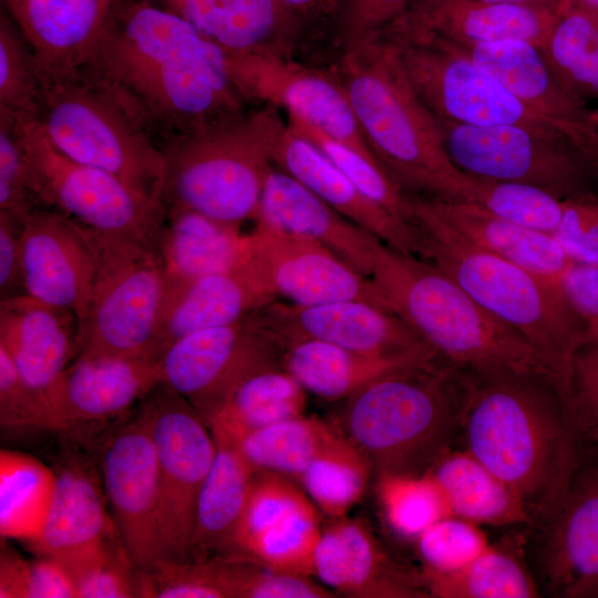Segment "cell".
<instances>
[{
	"label": "cell",
	"instance_id": "obj_37",
	"mask_svg": "<svg viewBox=\"0 0 598 598\" xmlns=\"http://www.w3.org/2000/svg\"><path fill=\"white\" fill-rule=\"evenodd\" d=\"M306 393L281 361L269 362L246 374L205 422L238 436L303 415Z\"/></svg>",
	"mask_w": 598,
	"mask_h": 598
},
{
	"label": "cell",
	"instance_id": "obj_39",
	"mask_svg": "<svg viewBox=\"0 0 598 598\" xmlns=\"http://www.w3.org/2000/svg\"><path fill=\"white\" fill-rule=\"evenodd\" d=\"M491 544L463 569L423 579L430 597L535 598L540 592L523 557L519 542Z\"/></svg>",
	"mask_w": 598,
	"mask_h": 598
},
{
	"label": "cell",
	"instance_id": "obj_59",
	"mask_svg": "<svg viewBox=\"0 0 598 598\" xmlns=\"http://www.w3.org/2000/svg\"><path fill=\"white\" fill-rule=\"evenodd\" d=\"M300 20L339 13L342 0H277Z\"/></svg>",
	"mask_w": 598,
	"mask_h": 598
},
{
	"label": "cell",
	"instance_id": "obj_17",
	"mask_svg": "<svg viewBox=\"0 0 598 598\" xmlns=\"http://www.w3.org/2000/svg\"><path fill=\"white\" fill-rule=\"evenodd\" d=\"M227 56L233 79L248 101L272 103L288 117L375 159L334 68L329 71L297 58L268 54L227 52Z\"/></svg>",
	"mask_w": 598,
	"mask_h": 598
},
{
	"label": "cell",
	"instance_id": "obj_31",
	"mask_svg": "<svg viewBox=\"0 0 598 598\" xmlns=\"http://www.w3.org/2000/svg\"><path fill=\"white\" fill-rule=\"evenodd\" d=\"M257 217L319 243L371 278L378 238L275 165L267 175Z\"/></svg>",
	"mask_w": 598,
	"mask_h": 598
},
{
	"label": "cell",
	"instance_id": "obj_50",
	"mask_svg": "<svg viewBox=\"0 0 598 598\" xmlns=\"http://www.w3.org/2000/svg\"><path fill=\"white\" fill-rule=\"evenodd\" d=\"M0 598H76V588L60 563L42 556L25 559L2 538Z\"/></svg>",
	"mask_w": 598,
	"mask_h": 598
},
{
	"label": "cell",
	"instance_id": "obj_35",
	"mask_svg": "<svg viewBox=\"0 0 598 598\" xmlns=\"http://www.w3.org/2000/svg\"><path fill=\"white\" fill-rule=\"evenodd\" d=\"M436 354L429 350L381 358L317 339H299L281 344L280 361L306 392L329 401H344L380 377Z\"/></svg>",
	"mask_w": 598,
	"mask_h": 598
},
{
	"label": "cell",
	"instance_id": "obj_11",
	"mask_svg": "<svg viewBox=\"0 0 598 598\" xmlns=\"http://www.w3.org/2000/svg\"><path fill=\"white\" fill-rule=\"evenodd\" d=\"M403 68L435 117L473 126L522 125L570 137L596 164L585 141L514 96L457 45L432 33L391 25Z\"/></svg>",
	"mask_w": 598,
	"mask_h": 598
},
{
	"label": "cell",
	"instance_id": "obj_25",
	"mask_svg": "<svg viewBox=\"0 0 598 598\" xmlns=\"http://www.w3.org/2000/svg\"><path fill=\"white\" fill-rule=\"evenodd\" d=\"M274 165L383 244L402 252L422 256L417 229L364 195L289 123L275 151Z\"/></svg>",
	"mask_w": 598,
	"mask_h": 598
},
{
	"label": "cell",
	"instance_id": "obj_8",
	"mask_svg": "<svg viewBox=\"0 0 598 598\" xmlns=\"http://www.w3.org/2000/svg\"><path fill=\"white\" fill-rule=\"evenodd\" d=\"M39 120L53 145L69 158L105 171L163 202L161 145L109 92L81 72L43 85Z\"/></svg>",
	"mask_w": 598,
	"mask_h": 598
},
{
	"label": "cell",
	"instance_id": "obj_30",
	"mask_svg": "<svg viewBox=\"0 0 598 598\" xmlns=\"http://www.w3.org/2000/svg\"><path fill=\"white\" fill-rule=\"evenodd\" d=\"M157 251L165 282L164 310L196 279L247 262L251 244L249 233L243 234L239 225L192 209L168 208Z\"/></svg>",
	"mask_w": 598,
	"mask_h": 598
},
{
	"label": "cell",
	"instance_id": "obj_55",
	"mask_svg": "<svg viewBox=\"0 0 598 598\" xmlns=\"http://www.w3.org/2000/svg\"><path fill=\"white\" fill-rule=\"evenodd\" d=\"M568 399L584 437L598 448V342L576 353Z\"/></svg>",
	"mask_w": 598,
	"mask_h": 598
},
{
	"label": "cell",
	"instance_id": "obj_18",
	"mask_svg": "<svg viewBox=\"0 0 598 598\" xmlns=\"http://www.w3.org/2000/svg\"><path fill=\"white\" fill-rule=\"evenodd\" d=\"M249 236L252 262L276 298L300 306L361 300L390 310L370 277L319 243L261 217Z\"/></svg>",
	"mask_w": 598,
	"mask_h": 598
},
{
	"label": "cell",
	"instance_id": "obj_40",
	"mask_svg": "<svg viewBox=\"0 0 598 598\" xmlns=\"http://www.w3.org/2000/svg\"><path fill=\"white\" fill-rule=\"evenodd\" d=\"M371 467L368 457L337 430L298 480L311 502L336 519L361 499Z\"/></svg>",
	"mask_w": 598,
	"mask_h": 598
},
{
	"label": "cell",
	"instance_id": "obj_48",
	"mask_svg": "<svg viewBox=\"0 0 598 598\" xmlns=\"http://www.w3.org/2000/svg\"><path fill=\"white\" fill-rule=\"evenodd\" d=\"M473 179L476 184L474 203L520 226L551 235L557 230L564 199L528 184Z\"/></svg>",
	"mask_w": 598,
	"mask_h": 598
},
{
	"label": "cell",
	"instance_id": "obj_49",
	"mask_svg": "<svg viewBox=\"0 0 598 598\" xmlns=\"http://www.w3.org/2000/svg\"><path fill=\"white\" fill-rule=\"evenodd\" d=\"M415 543L422 580L463 569L492 544L481 525L453 515L430 526Z\"/></svg>",
	"mask_w": 598,
	"mask_h": 598
},
{
	"label": "cell",
	"instance_id": "obj_22",
	"mask_svg": "<svg viewBox=\"0 0 598 598\" xmlns=\"http://www.w3.org/2000/svg\"><path fill=\"white\" fill-rule=\"evenodd\" d=\"M21 267L25 293L84 319L95 275L82 224L49 207L23 220Z\"/></svg>",
	"mask_w": 598,
	"mask_h": 598
},
{
	"label": "cell",
	"instance_id": "obj_61",
	"mask_svg": "<svg viewBox=\"0 0 598 598\" xmlns=\"http://www.w3.org/2000/svg\"><path fill=\"white\" fill-rule=\"evenodd\" d=\"M487 2L506 3L536 9H549L556 12L560 0H483Z\"/></svg>",
	"mask_w": 598,
	"mask_h": 598
},
{
	"label": "cell",
	"instance_id": "obj_10",
	"mask_svg": "<svg viewBox=\"0 0 598 598\" xmlns=\"http://www.w3.org/2000/svg\"><path fill=\"white\" fill-rule=\"evenodd\" d=\"M14 117L30 185L42 206L91 229L123 235L157 249L167 215L163 202L105 171L69 158L53 145L38 117Z\"/></svg>",
	"mask_w": 598,
	"mask_h": 598
},
{
	"label": "cell",
	"instance_id": "obj_14",
	"mask_svg": "<svg viewBox=\"0 0 598 598\" xmlns=\"http://www.w3.org/2000/svg\"><path fill=\"white\" fill-rule=\"evenodd\" d=\"M53 468L51 507L40 537L29 547L37 556L60 563L76 588L121 539L107 509L99 463L65 436Z\"/></svg>",
	"mask_w": 598,
	"mask_h": 598
},
{
	"label": "cell",
	"instance_id": "obj_12",
	"mask_svg": "<svg viewBox=\"0 0 598 598\" xmlns=\"http://www.w3.org/2000/svg\"><path fill=\"white\" fill-rule=\"evenodd\" d=\"M435 118L450 158L471 177L528 184L560 199L596 196L598 167L565 134Z\"/></svg>",
	"mask_w": 598,
	"mask_h": 598
},
{
	"label": "cell",
	"instance_id": "obj_19",
	"mask_svg": "<svg viewBox=\"0 0 598 598\" xmlns=\"http://www.w3.org/2000/svg\"><path fill=\"white\" fill-rule=\"evenodd\" d=\"M159 383L155 359L78 357L42 392L34 429L66 435L112 422Z\"/></svg>",
	"mask_w": 598,
	"mask_h": 598
},
{
	"label": "cell",
	"instance_id": "obj_60",
	"mask_svg": "<svg viewBox=\"0 0 598 598\" xmlns=\"http://www.w3.org/2000/svg\"><path fill=\"white\" fill-rule=\"evenodd\" d=\"M577 9L598 19V0H560L557 9Z\"/></svg>",
	"mask_w": 598,
	"mask_h": 598
},
{
	"label": "cell",
	"instance_id": "obj_21",
	"mask_svg": "<svg viewBox=\"0 0 598 598\" xmlns=\"http://www.w3.org/2000/svg\"><path fill=\"white\" fill-rule=\"evenodd\" d=\"M535 525L548 592L598 597V454L585 455L563 495Z\"/></svg>",
	"mask_w": 598,
	"mask_h": 598
},
{
	"label": "cell",
	"instance_id": "obj_4",
	"mask_svg": "<svg viewBox=\"0 0 598 598\" xmlns=\"http://www.w3.org/2000/svg\"><path fill=\"white\" fill-rule=\"evenodd\" d=\"M422 258L538 353L569 396L576 353L590 341L563 283L491 254L446 224L421 197H410Z\"/></svg>",
	"mask_w": 598,
	"mask_h": 598
},
{
	"label": "cell",
	"instance_id": "obj_33",
	"mask_svg": "<svg viewBox=\"0 0 598 598\" xmlns=\"http://www.w3.org/2000/svg\"><path fill=\"white\" fill-rule=\"evenodd\" d=\"M424 199L467 240L534 274L561 282L575 265L551 234L515 224L474 202Z\"/></svg>",
	"mask_w": 598,
	"mask_h": 598
},
{
	"label": "cell",
	"instance_id": "obj_34",
	"mask_svg": "<svg viewBox=\"0 0 598 598\" xmlns=\"http://www.w3.org/2000/svg\"><path fill=\"white\" fill-rule=\"evenodd\" d=\"M216 454L199 494L187 559L231 555L234 539L256 475L235 439L209 426Z\"/></svg>",
	"mask_w": 598,
	"mask_h": 598
},
{
	"label": "cell",
	"instance_id": "obj_53",
	"mask_svg": "<svg viewBox=\"0 0 598 598\" xmlns=\"http://www.w3.org/2000/svg\"><path fill=\"white\" fill-rule=\"evenodd\" d=\"M414 0H342L337 40L340 51L375 35L404 16Z\"/></svg>",
	"mask_w": 598,
	"mask_h": 598
},
{
	"label": "cell",
	"instance_id": "obj_6",
	"mask_svg": "<svg viewBox=\"0 0 598 598\" xmlns=\"http://www.w3.org/2000/svg\"><path fill=\"white\" fill-rule=\"evenodd\" d=\"M371 279L390 310L447 362L474 375L523 372L554 378L525 339L429 260L375 239Z\"/></svg>",
	"mask_w": 598,
	"mask_h": 598
},
{
	"label": "cell",
	"instance_id": "obj_54",
	"mask_svg": "<svg viewBox=\"0 0 598 598\" xmlns=\"http://www.w3.org/2000/svg\"><path fill=\"white\" fill-rule=\"evenodd\" d=\"M553 235L575 264L598 266V198L564 199L561 220Z\"/></svg>",
	"mask_w": 598,
	"mask_h": 598
},
{
	"label": "cell",
	"instance_id": "obj_27",
	"mask_svg": "<svg viewBox=\"0 0 598 598\" xmlns=\"http://www.w3.org/2000/svg\"><path fill=\"white\" fill-rule=\"evenodd\" d=\"M0 349L27 383L43 392L78 357L80 320L29 295L0 300Z\"/></svg>",
	"mask_w": 598,
	"mask_h": 598
},
{
	"label": "cell",
	"instance_id": "obj_38",
	"mask_svg": "<svg viewBox=\"0 0 598 598\" xmlns=\"http://www.w3.org/2000/svg\"><path fill=\"white\" fill-rule=\"evenodd\" d=\"M55 472L37 457L0 452V535L33 544L44 527L55 489Z\"/></svg>",
	"mask_w": 598,
	"mask_h": 598
},
{
	"label": "cell",
	"instance_id": "obj_26",
	"mask_svg": "<svg viewBox=\"0 0 598 598\" xmlns=\"http://www.w3.org/2000/svg\"><path fill=\"white\" fill-rule=\"evenodd\" d=\"M312 576L328 589L351 597H430L422 578L391 560L362 523L346 517L322 530Z\"/></svg>",
	"mask_w": 598,
	"mask_h": 598
},
{
	"label": "cell",
	"instance_id": "obj_20",
	"mask_svg": "<svg viewBox=\"0 0 598 598\" xmlns=\"http://www.w3.org/2000/svg\"><path fill=\"white\" fill-rule=\"evenodd\" d=\"M259 323L281 344L317 339L381 358L433 350L395 313L361 300L300 306L277 300L256 311Z\"/></svg>",
	"mask_w": 598,
	"mask_h": 598
},
{
	"label": "cell",
	"instance_id": "obj_51",
	"mask_svg": "<svg viewBox=\"0 0 598 598\" xmlns=\"http://www.w3.org/2000/svg\"><path fill=\"white\" fill-rule=\"evenodd\" d=\"M148 575L156 598H231L225 556L163 558Z\"/></svg>",
	"mask_w": 598,
	"mask_h": 598
},
{
	"label": "cell",
	"instance_id": "obj_58",
	"mask_svg": "<svg viewBox=\"0 0 598 598\" xmlns=\"http://www.w3.org/2000/svg\"><path fill=\"white\" fill-rule=\"evenodd\" d=\"M561 283L587 326L589 342H598V266L575 264Z\"/></svg>",
	"mask_w": 598,
	"mask_h": 598
},
{
	"label": "cell",
	"instance_id": "obj_42",
	"mask_svg": "<svg viewBox=\"0 0 598 598\" xmlns=\"http://www.w3.org/2000/svg\"><path fill=\"white\" fill-rule=\"evenodd\" d=\"M542 51L571 95L582 102L598 96V19L577 9L556 10Z\"/></svg>",
	"mask_w": 598,
	"mask_h": 598
},
{
	"label": "cell",
	"instance_id": "obj_36",
	"mask_svg": "<svg viewBox=\"0 0 598 598\" xmlns=\"http://www.w3.org/2000/svg\"><path fill=\"white\" fill-rule=\"evenodd\" d=\"M430 471L451 515L481 526L534 525L518 494L466 450H448Z\"/></svg>",
	"mask_w": 598,
	"mask_h": 598
},
{
	"label": "cell",
	"instance_id": "obj_28",
	"mask_svg": "<svg viewBox=\"0 0 598 598\" xmlns=\"http://www.w3.org/2000/svg\"><path fill=\"white\" fill-rule=\"evenodd\" d=\"M194 25L227 52L297 58L300 19L277 0H148Z\"/></svg>",
	"mask_w": 598,
	"mask_h": 598
},
{
	"label": "cell",
	"instance_id": "obj_9",
	"mask_svg": "<svg viewBox=\"0 0 598 598\" xmlns=\"http://www.w3.org/2000/svg\"><path fill=\"white\" fill-rule=\"evenodd\" d=\"M95 275L78 357L157 360L165 282L156 248L89 227ZM76 357V358H78Z\"/></svg>",
	"mask_w": 598,
	"mask_h": 598
},
{
	"label": "cell",
	"instance_id": "obj_52",
	"mask_svg": "<svg viewBox=\"0 0 598 598\" xmlns=\"http://www.w3.org/2000/svg\"><path fill=\"white\" fill-rule=\"evenodd\" d=\"M42 207L30 185L17 120L0 110V210L24 220Z\"/></svg>",
	"mask_w": 598,
	"mask_h": 598
},
{
	"label": "cell",
	"instance_id": "obj_46",
	"mask_svg": "<svg viewBox=\"0 0 598 598\" xmlns=\"http://www.w3.org/2000/svg\"><path fill=\"white\" fill-rule=\"evenodd\" d=\"M43 104V84L34 56L17 24L0 17V110L38 117Z\"/></svg>",
	"mask_w": 598,
	"mask_h": 598
},
{
	"label": "cell",
	"instance_id": "obj_47",
	"mask_svg": "<svg viewBox=\"0 0 598 598\" xmlns=\"http://www.w3.org/2000/svg\"><path fill=\"white\" fill-rule=\"evenodd\" d=\"M311 504L306 492L288 476L257 472L236 530L233 554L243 555L262 533Z\"/></svg>",
	"mask_w": 598,
	"mask_h": 598
},
{
	"label": "cell",
	"instance_id": "obj_29",
	"mask_svg": "<svg viewBox=\"0 0 598 598\" xmlns=\"http://www.w3.org/2000/svg\"><path fill=\"white\" fill-rule=\"evenodd\" d=\"M555 18L549 9L483 0H414L392 25L432 33L457 45L520 39L543 48Z\"/></svg>",
	"mask_w": 598,
	"mask_h": 598
},
{
	"label": "cell",
	"instance_id": "obj_44",
	"mask_svg": "<svg viewBox=\"0 0 598 598\" xmlns=\"http://www.w3.org/2000/svg\"><path fill=\"white\" fill-rule=\"evenodd\" d=\"M321 533L311 504L262 533L241 556L280 571L310 577Z\"/></svg>",
	"mask_w": 598,
	"mask_h": 598
},
{
	"label": "cell",
	"instance_id": "obj_24",
	"mask_svg": "<svg viewBox=\"0 0 598 598\" xmlns=\"http://www.w3.org/2000/svg\"><path fill=\"white\" fill-rule=\"evenodd\" d=\"M457 47L525 105L575 131L598 164V116L560 84L540 47L520 39Z\"/></svg>",
	"mask_w": 598,
	"mask_h": 598
},
{
	"label": "cell",
	"instance_id": "obj_43",
	"mask_svg": "<svg viewBox=\"0 0 598 598\" xmlns=\"http://www.w3.org/2000/svg\"><path fill=\"white\" fill-rule=\"evenodd\" d=\"M377 496L389 527L416 539L430 526L451 515L447 501L431 471L378 474Z\"/></svg>",
	"mask_w": 598,
	"mask_h": 598
},
{
	"label": "cell",
	"instance_id": "obj_32",
	"mask_svg": "<svg viewBox=\"0 0 598 598\" xmlns=\"http://www.w3.org/2000/svg\"><path fill=\"white\" fill-rule=\"evenodd\" d=\"M275 300L251 257L239 267L196 279L164 308L157 359L178 339L237 322Z\"/></svg>",
	"mask_w": 598,
	"mask_h": 598
},
{
	"label": "cell",
	"instance_id": "obj_57",
	"mask_svg": "<svg viewBox=\"0 0 598 598\" xmlns=\"http://www.w3.org/2000/svg\"><path fill=\"white\" fill-rule=\"evenodd\" d=\"M23 219L0 210V300L27 295L21 267Z\"/></svg>",
	"mask_w": 598,
	"mask_h": 598
},
{
	"label": "cell",
	"instance_id": "obj_13",
	"mask_svg": "<svg viewBox=\"0 0 598 598\" xmlns=\"http://www.w3.org/2000/svg\"><path fill=\"white\" fill-rule=\"evenodd\" d=\"M157 455V528L164 558L187 559L200 491L216 454L214 435L195 408L159 383L140 402Z\"/></svg>",
	"mask_w": 598,
	"mask_h": 598
},
{
	"label": "cell",
	"instance_id": "obj_15",
	"mask_svg": "<svg viewBox=\"0 0 598 598\" xmlns=\"http://www.w3.org/2000/svg\"><path fill=\"white\" fill-rule=\"evenodd\" d=\"M281 348L256 312L230 324L187 334L157 359L161 383L187 400L206 421L250 371L280 361Z\"/></svg>",
	"mask_w": 598,
	"mask_h": 598
},
{
	"label": "cell",
	"instance_id": "obj_41",
	"mask_svg": "<svg viewBox=\"0 0 598 598\" xmlns=\"http://www.w3.org/2000/svg\"><path fill=\"white\" fill-rule=\"evenodd\" d=\"M336 431L320 419L300 415L231 436L256 472L298 480Z\"/></svg>",
	"mask_w": 598,
	"mask_h": 598
},
{
	"label": "cell",
	"instance_id": "obj_5",
	"mask_svg": "<svg viewBox=\"0 0 598 598\" xmlns=\"http://www.w3.org/2000/svg\"><path fill=\"white\" fill-rule=\"evenodd\" d=\"M471 384L439 354L401 368L343 401V434L378 474L425 473L450 450Z\"/></svg>",
	"mask_w": 598,
	"mask_h": 598
},
{
	"label": "cell",
	"instance_id": "obj_7",
	"mask_svg": "<svg viewBox=\"0 0 598 598\" xmlns=\"http://www.w3.org/2000/svg\"><path fill=\"white\" fill-rule=\"evenodd\" d=\"M272 103L255 106L162 142L163 202L239 225L256 219L288 121Z\"/></svg>",
	"mask_w": 598,
	"mask_h": 598
},
{
	"label": "cell",
	"instance_id": "obj_1",
	"mask_svg": "<svg viewBox=\"0 0 598 598\" xmlns=\"http://www.w3.org/2000/svg\"><path fill=\"white\" fill-rule=\"evenodd\" d=\"M80 72L163 141L250 102L231 76L226 50L148 0H116Z\"/></svg>",
	"mask_w": 598,
	"mask_h": 598
},
{
	"label": "cell",
	"instance_id": "obj_3",
	"mask_svg": "<svg viewBox=\"0 0 598 598\" xmlns=\"http://www.w3.org/2000/svg\"><path fill=\"white\" fill-rule=\"evenodd\" d=\"M334 69L367 144L403 194L475 202L473 177L450 158L437 121L413 87L386 31L342 49Z\"/></svg>",
	"mask_w": 598,
	"mask_h": 598
},
{
	"label": "cell",
	"instance_id": "obj_45",
	"mask_svg": "<svg viewBox=\"0 0 598 598\" xmlns=\"http://www.w3.org/2000/svg\"><path fill=\"white\" fill-rule=\"evenodd\" d=\"M288 123L315 144L364 195L396 218L413 225L411 198L389 179L375 159L299 120L288 117Z\"/></svg>",
	"mask_w": 598,
	"mask_h": 598
},
{
	"label": "cell",
	"instance_id": "obj_2",
	"mask_svg": "<svg viewBox=\"0 0 598 598\" xmlns=\"http://www.w3.org/2000/svg\"><path fill=\"white\" fill-rule=\"evenodd\" d=\"M463 448L508 484L534 525L582 463L584 437L560 384L542 373L472 374Z\"/></svg>",
	"mask_w": 598,
	"mask_h": 598
},
{
	"label": "cell",
	"instance_id": "obj_56",
	"mask_svg": "<svg viewBox=\"0 0 598 598\" xmlns=\"http://www.w3.org/2000/svg\"><path fill=\"white\" fill-rule=\"evenodd\" d=\"M42 392L30 386L0 349V423L6 429H34Z\"/></svg>",
	"mask_w": 598,
	"mask_h": 598
},
{
	"label": "cell",
	"instance_id": "obj_16",
	"mask_svg": "<svg viewBox=\"0 0 598 598\" xmlns=\"http://www.w3.org/2000/svg\"><path fill=\"white\" fill-rule=\"evenodd\" d=\"M99 467L120 539L135 568L148 574L164 554L157 528V455L138 404L105 437Z\"/></svg>",
	"mask_w": 598,
	"mask_h": 598
},
{
	"label": "cell",
	"instance_id": "obj_23",
	"mask_svg": "<svg viewBox=\"0 0 598 598\" xmlns=\"http://www.w3.org/2000/svg\"><path fill=\"white\" fill-rule=\"evenodd\" d=\"M34 56L42 84L78 74L116 0H3Z\"/></svg>",
	"mask_w": 598,
	"mask_h": 598
}]
</instances>
